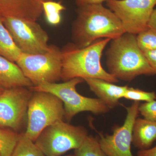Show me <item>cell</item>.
Returning <instances> with one entry per match:
<instances>
[{
	"label": "cell",
	"mask_w": 156,
	"mask_h": 156,
	"mask_svg": "<svg viewBox=\"0 0 156 156\" xmlns=\"http://www.w3.org/2000/svg\"><path fill=\"white\" fill-rule=\"evenodd\" d=\"M72 26L73 43L83 48L100 38L114 39L126 33L119 18L102 4L79 6Z\"/></svg>",
	"instance_id": "1"
},
{
	"label": "cell",
	"mask_w": 156,
	"mask_h": 156,
	"mask_svg": "<svg viewBox=\"0 0 156 156\" xmlns=\"http://www.w3.org/2000/svg\"><path fill=\"white\" fill-rule=\"evenodd\" d=\"M110 38H100L83 48L69 43L61 50L62 68L61 80L66 82L76 78H96L112 83L119 80L105 70L101 63L102 52L110 42Z\"/></svg>",
	"instance_id": "2"
},
{
	"label": "cell",
	"mask_w": 156,
	"mask_h": 156,
	"mask_svg": "<svg viewBox=\"0 0 156 156\" xmlns=\"http://www.w3.org/2000/svg\"><path fill=\"white\" fill-rule=\"evenodd\" d=\"M106 56L108 73L117 80L131 81L139 76L155 75L137 45L136 35L125 33L112 39Z\"/></svg>",
	"instance_id": "3"
},
{
	"label": "cell",
	"mask_w": 156,
	"mask_h": 156,
	"mask_svg": "<svg viewBox=\"0 0 156 156\" xmlns=\"http://www.w3.org/2000/svg\"><path fill=\"white\" fill-rule=\"evenodd\" d=\"M84 81L82 78H76L62 83H44L29 89L32 92H50L60 98L64 105V118L69 122L81 112L96 115L108 112L110 109L99 98L85 97L77 92V85Z\"/></svg>",
	"instance_id": "4"
},
{
	"label": "cell",
	"mask_w": 156,
	"mask_h": 156,
	"mask_svg": "<svg viewBox=\"0 0 156 156\" xmlns=\"http://www.w3.org/2000/svg\"><path fill=\"white\" fill-rule=\"evenodd\" d=\"M64 118V105L60 98L50 92H33L24 134L35 142L45 128Z\"/></svg>",
	"instance_id": "5"
},
{
	"label": "cell",
	"mask_w": 156,
	"mask_h": 156,
	"mask_svg": "<svg viewBox=\"0 0 156 156\" xmlns=\"http://www.w3.org/2000/svg\"><path fill=\"white\" fill-rule=\"evenodd\" d=\"M88 135L83 126L59 120L45 128L34 143L45 156H60L80 147Z\"/></svg>",
	"instance_id": "6"
},
{
	"label": "cell",
	"mask_w": 156,
	"mask_h": 156,
	"mask_svg": "<svg viewBox=\"0 0 156 156\" xmlns=\"http://www.w3.org/2000/svg\"><path fill=\"white\" fill-rule=\"evenodd\" d=\"M16 63L33 86L61 80L62 53L55 45H50V50L41 54L22 53Z\"/></svg>",
	"instance_id": "7"
},
{
	"label": "cell",
	"mask_w": 156,
	"mask_h": 156,
	"mask_svg": "<svg viewBox=\"0 0 156 156\" xmlns=\"http://www.w3.org/2000/svg\"><path fill=\"white\" fill-rule=\"evenodd\" d=\"M3 23L22 53L41 54L50 50L49 36L36 21L7 17H3Z\"/></svg>",
	"instance_id": "8"
},
{
	"label": "cell",
	"mask_w": 156,
	"mask_h": 156,
	"mask_svg": "<svg viewBox=\"0 0 156 156\" xmlns=\"http://www.w3.org/2000/svg\"><path fill=\"white\" fill-rule=\"evenodd\" d=\"M106 5L119 18L126 33L137 35L148 27L156 0H107Z\"/></svg>",
	"instance_id": "9"
},
{
	"label": "cell",
	"mask_w": 156,
	"mask_h": 156,
	"mask_svg": "<svg viewBox=\"0 0 156 156\" xmlns=\"http://www.w3.org/2000/svg\"><path fill=\"white\" fill-rule=\"evenodd\" d=\"M33 92L27 87L5 89L0 94V128L17 133L27 122L29 102Z\"/></svg>",
	"instance_id": "10"
},
{
	"label": "cell",
	"mask_w": 156,
	"mask_h": 156,
	"mask_svg": "<svg viewBox=\"0 0 156 156\" xmlns=\"http://www.w3.org/2000/svg\"><path fill=\"white\" fill-rule=\"evenodd\" d=\"M139 101H134L126 107L127 116L122 126H115L112 134L98 133V141L102 150L108 156H133L131 152L132 131L139 114Z\"/></svg>",
	"instance_id": "11"
},
{
	"label": "cell",
	"mask_w": 156,
	"mask_h": 156,
	"mask_svg": "<svg viewBox=\"0 0 156 156\" xmlns=\"http://www.w3.org/2000/svg\"><path fill=\"white\" fill-rule=\"evenodd\" d=\"M53 0H0V16L36 21L44 12L43 3Z\"/></svg>",
	"instance_id": "12"
},
{
	"label": "cell",
	"mask_w": 156,
	"mask_h": 156,
	"mask_svg": "<svg viewBox=\"0 0 156 156\" xmlns=\"http://www.w3.org/2000/svg\"><path fill=\"white\" fill-rule=\"evenodd\" d=\"M84 81L89 89L110 109L121 105L119 100L122 98L128 86H119L113 83L96 78H86Z\"/></svg>",
	"instance_id": "13"
},
{
	"label": "cell",
	"mask_w": 156,
	"mask_h": 156,
	"mask_svg": "<svg viewBox=\"0 0 156 156\" xmlns=\"http://www.w3.org/2000/svg\"><path fill=\"white\" fill-rule=\"evenodd\" d=\"M0 85L5 89L29 87L33 84L17 64L0 55Z\"/></svg>",
	"instance_id": "14"
},
{
	"label": "cell",
	"mask_w": 156,
	"mask_h": 156,
	"mask_svg": "<svg viewBox=\"0 0 156 156\" xmlns=\"http://www.w3.org/2000/svg\"><path fill=\"white\" fill-rule=\"evenodd\" d=\"M156 141V122L137 118L133 126L132 143L139 150L150 148Z\"/></svg>",
	"instance_id": "15"
},
{
	"label": "cell",
	"mask_w": 156,
	"mask_h": 156,
	"mask_svg": "<svg viewBox=\"0 0 156 156\" xmlns=\"http://www.w3.org/2000/svg\"><path fill=\"white\" fill-rule=\"evenodd\" d=\"M22 53L4 25L3 17L0 16V55L16 62Z\"/></svg>",
	"instance_id": "16"
},
{
	"label": "cell",
	"mask_w": 156,
	"mask_h": 156,
	"mask_svg": "<svg viewBox=\"0 0 156 156\" xmlns=\"http://www.w3.org/2000/svg\"><path fill=\"white\" fill-rule=\"evenodd\" d=\"M11 156H46L34 142L21 133Z\"/></svg>",
	"instance_id": "17"
},
{
	"label": "cell",
	"mask_w": 156,
	"mask_h": 156,
	"mask_svg": "<svg viewBox=\"0 0 156 156\" xmlns=\"http://www.w3.org/2000/svg\"><path fill=\"white\" fill-rule=\"evenodd\" d=\"M21 133L0 128V156H11Z\"/></svg>",
	"instance_id": "18"
},
{
	"label": "cell",
	"mask_w": 156,
	"mask_h": 156,
	"mask_svg": "<svg viewBox=\"0 0 156 156\" xmlns=\"http://www.w3.org/2000/svg\"><path fill=\"white\" fill-rule=\"evenodd\" d=\"M75 156H108L101 147L98 138L88 135L80 147L74 150Z\"/></svg>",
	"instance_id": "19"
},
{
	"label": "cell",
	"mask_w": 156,
	"mask_h": 156,
	"mask_svg": "<svg viewBox=\"0 0 156 156\" xmlns=\"http://www.w3.org/2000/svg\"><path fill=\"white\" fill-rule=\"evenodd\" d=\"M137 45L143 52L156 50V31L148 27L136 35Z\"/></svg>",
	"instance_id": "20"
},
{
	"label": "cell",
	"mask_w": 156,
	"mask_h": 156,
	"mask_svg": "<svg viewBox=\"0 0 156 156\" xmlns=\"http://www.w3.org/2000/svg\"><path fill=\"white\" fill-rule=\"evenodd\" d=\"M43 6L48 22L52 25L58 24L61 21L60 13L66 8L61 2H56L53 1L45 2L43 3Z\"/></svg>",
	"instance_id": "21"
},
{
	"label": "cell",
	"mask_w": 156,
	"mask_h": 156,
	"mask_svg": "<svg viewBox=\"0 0 156 156\" xmlns=\"http://www.w3.org/2000/svg\"><path fill=\"white\" fill-rule=\"evenodd\" d=\"M123 98L134 101L149 102L156 100V93L154 92H146L139 89L128 87Z\"/></svg>",
	"instance_id": "22"
},
{
	"label": "cell",
	"mask_w": 156,
	"mask_h": 156,
	"mask_svg": "<svg viewBox=\"0 0 156 156\" xmlns=\"http://www.w3.org/2000/svg\"><path fill=\"white\" fill-rule=\"evenodd\" d=\"M139 112L144 119L156 122V100L140 105Z\"/></svg>",
	"instance_id": "23"
},
{
	"label": "cell",
	"mask_w": 156,
	"mask_h": 156,
	"mask_svg": "<svg viewBox=\"0 0 156 156\" xmlns=\"http://www.w3.org/2000/svg\"><path fill=\"white\" fill-rule=\"evenodd\" d=\"M147 59L149 64L151 66L156 75V50L143 52Z\"/></svg>",
	"instance_id": "24"
},
{
	"label": "cell",
	"mask_w": 156,
	"mask_h": 156,
	"mask_svg": "<svg viewBox=\"0 0 156 156\" xmlns=\"http://www.w3.org/2000/svg\"><path fill=\"white\" fill-rule=\"evenodd\" d=\"M75 3L77 7L84 5H90V4H102L107 0H75Z\"/></svg>",
	"instance_id": "25"
},
{
	"label": "cell",
	"mask_w": 156,
	"mask_h": 156,
	"mask_svg": "<svg viewBox=\"0 0 156 156\" xmlns=\"http://www.w3.org/2000/svg\"><path fill=\"white\" fill-rule=\"evenodd\" d=\"M137 156H156V146L148 149L138 151Z\"/></svg>",
	"instance_id": "26"
},
{
	"label": "cell",
	"mask_w": 156,
	"mask_h": 156,
	"mask_svg": "<svg viewBox=\"0 0 156 156\" xmlns=\"http://www.w3.org/2000/svg\"><path fill=\"white\" fill-rule=\"evenodd\" d=\"M148 27L156 31V6L151 16L148 23Z\"/></svg>",
	"instance_id": "27"
},
{
	"label": "cell",
	"mask_w": 156,
	"mask_h": 156,
	"mask_svg": "<svg viewBox=\"0 0 156 156\" xmlns=\"http://www.w3.org/2000/svg\"><path fill=\"white\" fill-rule=\"evenodd\" d=\"M4 90H5V89L0 85V94H1L3 92Z\"/></svg>",
	"instance_id": "28"
},
{
	"label": "cell",
	"mask_w": 156,
	"mask_h": 156,
	"mask_svg": "<svg viewBox=\"0 0 156 156\" xmlns=\"http://www.w3.org/2000/svg\"><path fill=\"white\" fill-rule=\"evenodd\" d=\"M60 156H74V154H69V155H67Z\"/></svg>",
	"instance_id": "29"
}]
</instances>
